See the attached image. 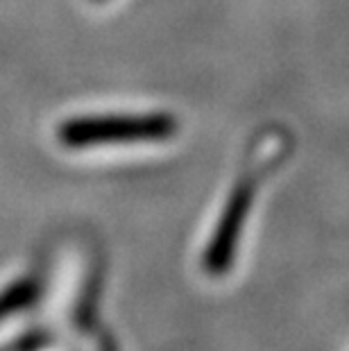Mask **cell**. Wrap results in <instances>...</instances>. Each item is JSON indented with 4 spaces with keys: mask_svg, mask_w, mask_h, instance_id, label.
I'll use <instances>...</instances> for the list:
<instances>
[{
    "mask_svg": "<svg viewBox=\"0 0 349 351\" xmlns=\"http://www.w3.org/2000/svg\"><path fill=\"white\" fill-rule=\"evenodd\" d=\"M177 121L170 114L139 116H86L71 118L59 127L66 147H91L116 143H152L175 136Z\"/></svg>",
    "mask_w": 349,
    "mask_h": 351,
    "instance_id": "cell-1",
    "label": "cell"
},
{
    "mask_svg": "<svg viewBox=\"0 0 349 351\" xmlns=\"http://www.w3.org/2000/svg\"><path fill=\"white\" fill-rule=\"evenodd\" d=\"M252 199H254V186H252V182H243L241 186H236V191L232 193V197H229L225 206V213H222L218 227H215L209 250H206V258H204L206 270L218 274L225 272L229 263H232L236 241L241 238Z\"/></svg>",
    "mask_w": 349,
    "mask_h": 351,
    "instance_id": "cell-2",
    "label": "cell"
},
{
    "mask_svg": "<svg viewBox=\"0 0 349 351\" xmlns=\"http://www.w3.org/2000/svg\"><path fill=\"white\" fill-rule=\"evenodd\" d=\"M41 295V281L34 274H23L0 286V331L14 319L25 315Z\"/></svg>",
    "mask_w": 349,
    "mask_h": 351,
    "instance_id": "cell-3",
    "label": "cell"
}]
</instances>
